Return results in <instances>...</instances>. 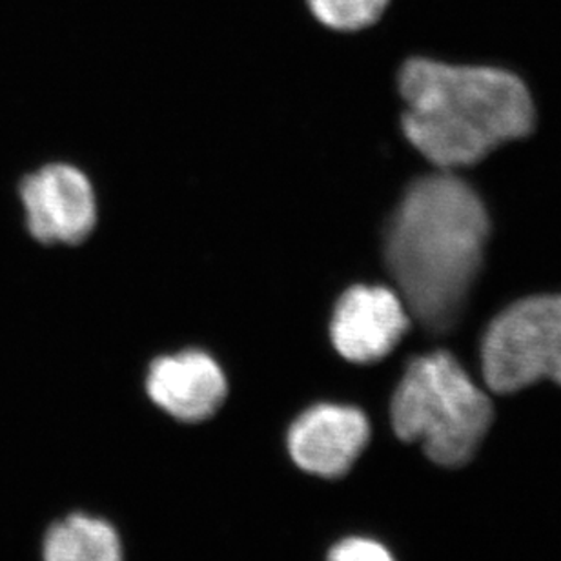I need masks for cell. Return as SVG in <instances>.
Instances as JSON below:
<instances>
[{
  "mask_svg": "<svg viewBox=\"0 0 561 561\" xmlns=\"http://www.w3.org/2000/svg\"><path fill=\"white\" fill-rule=\"evenodd\" d=\"M489 233L485 205L461 179L437 173L407 190L385 232V261L423 329L442 334L458 323Z\"/></svg>",
  "mask_w": 561,
  "mask_h": 561,
  "instance_id": "6da1fadb",
  "label": "cell"
},
{
  "mask_svg": "<svg viewBox=\"0 0 561 561\" xmlns=\"http://www.w3.org/2000/svg\"><path fill=\"white\" fill-rule=\"evenodd\" d=\"M407 139L442 170L470 167L508 140L529 136L535 106L511 71L407 60L400 71Z\"/></svg>",
  "mask_w": 561,
  "mask_h": 561,
  "instance_id": "7a4b0ae2",
  "label": "cell"
},
{
  "mask_svg": "<svg viewBox=\"0 0 561 561\" xmlns=\"http://www.w3.org/2000/svg\"><path fill=\"white\" fill-rule=\"evenodd\" d=\"M489 396L448 352L414 357L390 396V431L443 467H461L491 428Z\"/></svg>",
  "mask_w": 561,
  "mask_h": 561,
  "instance_id": "3957f363",
  "label": "cell"
},
{
  "mask_svg": "<svg viewBox=\"0 0 561 561\" xmlns=\"http://www.w3.org/2000/svg\"><path fill=\"white\" fill-rule=\"evenodd\" d=\"M485 383L511 394L551 379L561 385V296H535L505 308L481 345Z\"/></svg>",
  "mask_w": 561,
  "mask_h": 561,
  "instance_id": "277c9868",
  "label": "cell"
},
{
  "mask_svg": "<svg viewBox=\"0 0 561 561\" xmlns=\"http://www.w3.org/2000/svg\"><path fill=\"white\" fill-rule=\"evenodd\" d=\"M368 412L348 401L319 400L286 426L285 448L291 463L319 480H341L359 461L373 439Z\"/></svg>",
  "mask_w": 561,
  "mask_h": 561,
  "instance_id": "5b68a950",
  "label": "cell"
},
{
  "mask_svg": "<svg viewBox=\"0 0 561 561\" xmlns=\"http://www.w3.org/2000/svg\"><path fill=\"white\" fill-rule=\"evenodd\" d=\"M26 227L43 244H81L98 225V197L87 173L73 164L54 162L21 183Z\"/></svg>",
  "mask_w": 561,
  "mask_h": 561,
  "instance_id": "8992f818",
  "label": "cell"
},
{
  "mask_svg": "<svg viewBox=\"0 0 561 561\" xmlns=\"http://www.w3.org/2000/svg\"><path fill=\"white\" fill-rule=\"evenodd\" d=\"M142 387L148 401L164 416L197 425L221 411L228 396V376L211 352L188 346L151 357Z\"/></svg>",
  "mask_w": 561,
  "mask_h": 561,
  "instance_id": "52a82bcc",
  "label": "cell"
},
{
  "mask_svg": "<svg viewBox=\"0 0 561 561\" xmlns=\"http://www.w3.org/2000/svg\"><path fill=\"white\" fill-rule=\"evenodd\" d=\"M409 327L411 313L398 291L387 286L354 285L335 302L329 341L343 362L367 367L389 356Z\"/></svg>",
  "mask_w": 561,
  "mask_h": 561,
  "instance_id": "ba28073f",
  "label": "cell"
},
{
  "mask_svg": "<svg viewBox=\"0 0 561 561\" xmlns=\"http://www.w3.org/2000/svg\"><path fill=\"white\" fill-rule=\"evenodd\" d=\"M41 561H125V547L110 519L71 511L44 529Z\"/></svg>",
  "mask_w": 561,
  "mask_h": 561,
  "instance_id": "9c48e42d",
  "label": "cell"
},
{
  "mask_svg": "<svg viewBox=\"0 0 561 561\" xmlns=\"http://www.w3.org/2000/svg\"><path fill=\"white\" fill-rule=\"evenodd\" d=\"M390 0H308L316 21L335 32H359L383 16Z\"/></svg>",
  "mask_w": 561,
  "mask_h": 561,
  "instance_id": "30bf717a",
  "label": "cell"
},
{
  "mask_svg": "<svg viewBox=\"0 0 561 561\" xmlns=\"http://www.w3.org/2000/svg\"><path fill=\"white\" fill-rule=\"evenodd\" d=\"M324 561H398L383 541L370 535H345L330 543Z\"/></svg>",
  "mask_w": 561,
  "mask_h": 561,
  "instance_id": "8fae6325",
  "label": "cell"
}]
</instances>
